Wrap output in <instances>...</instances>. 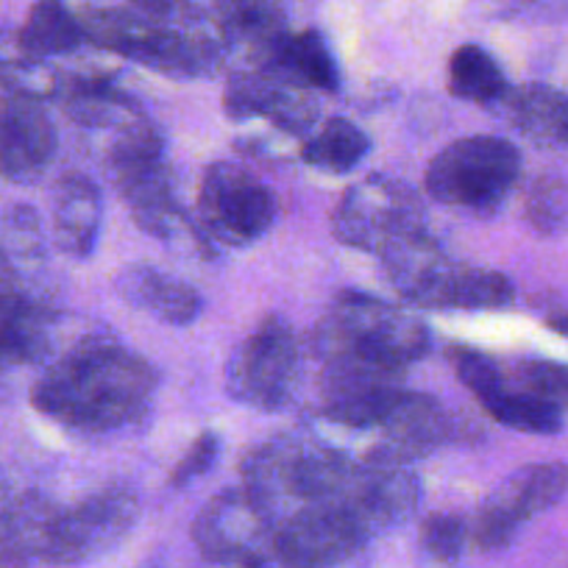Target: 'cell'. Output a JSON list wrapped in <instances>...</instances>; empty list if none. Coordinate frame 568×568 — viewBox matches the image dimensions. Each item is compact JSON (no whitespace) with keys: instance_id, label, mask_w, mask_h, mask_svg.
Returning <instances> with one entry per match:
<instances>
[{"instance_id":"obj_1","label":"cell","mask_w":568,"mask_h":568,"mask_svg":"<svg viewBox=\"0 0 568 568\" xmlns=\"http://www.w3.org/2000/svg\"><path fill=\"white\" fill-rule=\"evenodd\" d=\"M156 385L160 374L149 359L98 332L48 365L31 390V404L73 433L109 435L149 415Z\"/></svg>"},{"instance_id":"obj_2","label":"cell","mask_w":568,"mask_h":568,"mask_svg":"<svg viewBox=\"0 0 568 568\" xmlns=\"http://www.w3.org/2000/svg\"><path fill=\"white\" fill-rule=\"evenodd\" d=\"M310 348L321 365L368 363L404 374L429 354L433 335L407 310L365 293H341L315 324Z\"/></svg>"},{"instance_id":"obj_3","label":"cell","mask_w":568,"mask_h":568,"mask_svg":"<svg viewBox=\"0 0 568 568\" xmlns=\"http://www.w3.org/2000/svg\"><path fill=\"white\" fill-rule=\"evenodd\" d=\"M521 176V154L501 136L477 134L452 142L429 162L424 176L426 193L471 215H494Z\"/></svg>"},{"instance_id":"obj_4","label":"cell","mask_w":568,"mask_h":568,"mask_svg":"<svg viewBox=\"0 0 568 568\" xmlns=\"http://www.w3.org/2000/svg\"><path fill=\"white\" fill-rule=\"evenodd\" d=\"M302 371V346L282 315H267L234 348L226 365V390L245 407L276 413L291 404Z\"/></svg>"},{"instance_id":"obj_5","label":"cell","mask_w":568,"mask_h":568,"mask_svg":"<svg viewBox=\"0 0 568 568\" xmlns=\"http://www.w3.org/2000/svg\"><path fill=\"white\" fill-rule=\"evenodd\" d=\"M332 232L348 248L379 254L393 240L424 232V206L413 187L374 173L343 193L332 212Z\"/></svg>"},{"instance_id":"obj_6","label":"cell","mask_w":568,"mask_h":568,"mask_svg":"<svg viewBox=\"0 0 568 568\" xmlns=\"http://www.w3.org/2000/svg\"><path fill=\"white\" fill-rule=\"evenodd\" d=\"M193 540L221 568H276V521L243 485L206 501L193 521Z\"/></svg>"},{"instance_id":"obj_7","label":"cell","mask_w":568,"mask_h":568,"mask_svg":"<svg viewBox=\"0 0 568 568\" xmlns=\"http://www.w3.org/2000/svg\"><path fill=\"white\" fill-rule=\"evenodd\" d=\"M368 544L337 501H315L278 521L276 568H368Z\"/></svg>"},{"instance_id":"obj_8","label":"cell","mask_w":568,"mask_h":568,"mask_svg":"<svg viewBox=\"0 0 568 568\" xmlns=\"http://www.w3.org/2000/svg\"><path fill=\"white\" fill-rule=\"evenodd\" d=\"M140 518V496L129 485H106L79 505L62 507L53 524L45 566H81L123 544Z\"/></svg>"},{"instance_id":"obj_9","label":"cell","mask_w":568,"mask_h":568,"mask_svg":"<svg viewBox=\"0 0 568 568\" xmlns=\"http://www.w3.org/2000/svg\"><path fill=\"white\" fill-rule=\"evenodd\" d=\"M276 195L254 173L232 162H217L204 173L199 217L206 237L229 245H248L276 221Z\"/></svg>"},{"instance_id":"obj_10","label":"cell","mask_w":568,"mask_h":568,"mask_svg":"<svg viewBox=\"0 0 568 568\" xmlns=\"http://www.w3.org/2000/svg\"><path fill=\"white\" fill-rule=\"evenodd\" d=\"M568 490L566 463H535L505 479L474 516L468 538L483 551H499L516 540L518 529L551 510Z\"/></svg>"},{"instance_id":"obj_11","label":"cell","mask_w":568,"mask_h":568,"mask_svg":"<svg viewBox=\"0 0 568 568\" xmlns=\"http://www.w3.org/2000/svg\"><path fill=\"white\" fill-rule=\"evenodd\" d=\"M420 479L407 466L357 463L346 485L332 496L368 538L409 521L420 505Z\"/></svg>"},{"instance_id":"obj_12","label":"cell","mask_w":568,"mask_h":568,"mask_svg":"<svg viewBox=\"0 0 568 568\" xmlns=\"http://www.w3.org/2000/svg\"><path fill=\"white\" fill-rule=\"evenodd\" d=\"M57 149V129L42 101L0 84V173L18 184L40 182Z\"/></svg>"},{"instance_id":"obj_13","label":"cell","mask_w":568,"mask_h":568,"mask_svg":"<svg viewBox=\"0 0 568 568\" xmlns=\"http://www.w3.org/2000/svg\"><path fill=\"white\" fill-rule=\"evenodd\" d=\"M379 440L368 449L363 463L371 466H409L433 455L452 438V418L444 404L429 393H409L398 398L385 420L376 426Z\"/></svg>"},{"instance_id":"obj_14","label":"cell","mask_w":568,"mask_h":568,"mask_svg":"<svg viewBox=\"0 0 568 568\" xmlns=\"http://www.w3.org/2000/svg\"><path fill=\"white\" fill-rule=\"evenodd\" d=\"M223 112L234 123L265 118L287 134H310L318 120V106L307 90L284 84L262 70L234 73L223 87Z\"/></svg>"},{"instance_id":"obj_15","label":"cell","mask_w":568,"mask_h":568,"mask_svg":"<svg viewBox=\"0 0 568 568\" xmlns=\"http://www.w3.org/2000/svg\"><path fill=\"white\" fill-rule=\"evenodd\" d=\"M393 291L413 307L446 310L455 262L426 232L404 234L379 251Z\"/></svg>"},{"instance_id":"obj_16","label":"cell","mask_w":568,"mask_h":568,"mask_svg":"<svg viewBox=\"0 0 568 568\" xmlns=\"http://www.w3.org/2000/svg\"><path fill=\"white\" fill-rule=\"evenodd\" d=\"M114 293L168 326H190L204 313V298L193 284L151 265H129L114 276Z\"/></svg>"},{"instance_id":"obj_17","label":"cell","mask_w":568,"mask_h":568,"mask_svg":"<svg viewBox=\"0 0 568 568\" xmlns=\"http://www.w3.org/2000/svg\"><path fill=\"white\" fill-rule=\"evenodd\" d=\"M53 240L73 260H87L95 251L103 226L101 187L84 173H68L53 187Z\"/></svg>"},{"instance_id":"obj_18","label":"cell","mask_w":568,"mask_h":568,"mask_svg":"<svg viewBox=\"0 0 568 568\" xmlns=\"http://www.w3.org/2000/svg\"><path fill=\"white\" fill-rule=\"evenodd\" d=\"M57 313L20 291L0 293V371L23 368L48 357Z\"/></svg>"},{"instance_id":"obj_19","label":"cell","mask_w":568,"mask_h":568,"mask_svg":"<svg viewBox=\"0 0 568 568\" xmlns=\"http://www.w3.org/2000/svg\"><path fill=\"white\" fill-rule=\"evenodd\" d=\"M496 106L524 140L544 149L568 145V95L546 84L510 87Z\"/></svg>"},{"instance_id":"obj_20","label":"cell","mask_w":568,"mask_h":568,"mask_svg":"<svg viewBox=\"0 0 568 568\" xmlns=\"http://www.w3.org/2000/svg\"><path fill=\"white\" fill-rule=\"evenodd\" d=\"M260 70L298 90L335 92L341 87V70L321 31L284 34Z\"/></svg>"},{"instance_id":"obj_21","label":"cell","mask_w":568,"mask_h":568,"mask_svg":"<svg viewBox=\"0 0 568 568\" xmlns=\"http://www.w3.org/2000/svg\"><path fill=\"white\" fill-rule=\"evenodd\" d=\"M59 510L62 507L53 505L45 494H37V490L9 501L7 513L0 518V555L18 568H26L34 560H45Z\"/></svg>"},{"instance_id":"obj_22","label":"cell","mask_w":568,"mask_h":568,"mask_svg":"<svg viewBox=\"0 0 568 568\" xmlns=\"http://www.w3.org/2000/svg\"><path fill=\"white\" fill-rule=\"evenodd\" d=\"M20 40L34 53L37 59L68 57L84 45V31H81L79 14L70 12L62 0H40L34 3L20 29Z\"/></svg>"},{"instance_id":"obj_23","label":"cell","mask_w":568,"mask_h":568,"mask_svg":"<svg viewBox=\"0 0 568 568\" xmlns=\"http://www.w3.org/2000/svg\"><path fill=\"white\" fill-rule=\"evenodd\" d=\"M368 149L371 140L359 125H354L346 118H332L304 142L302 160L310 168L343 176V173H352L368 156Z\"/></svg>"},{"instance_id":"obj_24","label":"cell","mask_w":568,"mask_h":568,"mask_svg":"<svg viewBox=\"0 0 568 568\" xmlns=\"http://www.w3.org/2000/svg\"><path fill=\"white\" fill-rule=\"evenodd\" d=\"M449 90L460 101L496 106L507 95L505 70L479 45H463L449 59Z\"/></svg>"},{"instance_id":"obj_25","label":"cell","mask_w":568,"mask_h":568,"mask_svg":"<svg viewBox=\"0 0 568 568\" xmlns=\"http://www.w3.org/2000/svg\"><path fill=\"white\" fill-rule=\"evenodd\" d=\"M0 84L12 87L37 101H48V98H57L59 73L45 59H37L23 45L20 29L0 26Z\"/></svg>"},{"instance_id":"obj_26","label":"cell","mask_w":568,"mask_h":568,"mask_svg":"<svg viewBox=\"0 0 568 568\" xmlns=\"http://www.w3.org/2000/svg\"><path fill=\"white\" fill-rule=\"evenodd\" d=\"M483 407L496 424L524 435H557L562 429V409L518 387L513 390L505 385L494 396L485 398Z\"/></svg>"},{"instance_id":"obj_27","label":"cell","mask_w":568,"mask_h":568,"mask_svg":"<svg viewBox=\"0 0 568 568\" xmlns=\"http://www.w3.org/2000/svg\"><path fill=\"white\" fill-rule=\"evenodd\" d=\"M516 298V287L510 278L490 267L457 265L455 282L449 291V310H505Z\"/></svg>"},{"instance_id":"obj_28","label":"cell","mask_w":568,"mask_h":568,"mask_svg":"<svg viewBox=\"0 0 568 568\" xmlns=\"http://www.w3.org/2000/svg\"><path fill=\"white\" fill-rule=\"evenodd\" d=\"M524 215L538 234L555 237L568 229V182L557 173L535 179L524 195Z\"/></svg>"},{"instance_id":"obj_29","label":"cell","mask_w":568,"mask_h":568,"mask_svg":"<svg viewBox=\"0 0 568 568\" xmlns=\"http://www.w3.org/2000/svg\"><path fill=\"white\" fill-rule=\"evenodd\" d=\"M513 382L518 390H527L557 409H568V365L555 359L521 357L513 363Z\"/></svg>"},{"instance_id":"obj_30","label":"cell","mask_w":568,"mask_h":568,"mask_svg":"<svg viewBox=\"0 0 568 568\" xmlns=\"http://www.w3.org/2000/svg\"><path fill=\"white\" fill-rule=\"evenodd\" d=\"M468 524L455 513H433L420 524V549L435 562H457L466 551Z\"/></svg>"},{"instance_id":"obj_31","label":"cell","mask_w":568,"mask_h":568,"mask_svg":"<svg viewBox=\"0 0 568 568\" xmlns=\"http://www.w3.org/2000/svg\"><path fill=\"white\" fill-rule=\"evenodd\" d=\"M449 359L455 365L457 379L477 396L479 404L505 387V374L488 354L474 352V348H452Z\"/></svg>"},{"instance_id":"obj_32","label":"cell","mask_w":568,"mask_h":568,"mask_svg":"<svg viewBox=\"0 0 568 568\" xmlns=\"http://www.w3.org/2000/svg\"><path fill=\"white\" fill-rule=\"evenodd\" d=\"M217 455H221V438L215 433H201L199 438L193 440L187 452H184L182 460L176 463L171 474L173 488H187L190 483L201 479L204 474H210V468L217 463Z\"/></svg>"},{"instance_id":"obj_33","label":"cell","mask_w":568,"mask_h":568,"mask_svg":"<svg viewBox=\"0 0 568 568\" xmlns=\"http://www.w3.org/2000/svg\"><path fill=\"white\" fill-rule=\"evenodd\" d=\"M507 18L535 20V23H551V20H568V0H490Z\"/></svg>"},{"instance_id":"obj_34","label":"cell","mask_w":568,"mask_h":568,"mask_svg":"<svg viewBox=\"0 0 568 568\" xmlns=\"http://www.w3.org/2000/svg\"><path fill=\"white\" fill-rule=\"evenodd\" d=\"M131 9L156 23H171L179 18V0H131Z\"/></svg>"},{"instance_id":"obj_35","label":"cell","mask_w":568,"mask_h":568,"mask_svg":"<svg viewBox=\"0 0 568 568\" xmlns=\"http://www.w3.org/2000/svg\"><path fill=\"white\" fill-rule=\"evenodd\" d=\"M546 324H549V329H555L557 335L568 337V310H557V313H551L549 318H546Z\"/></svg>"},{"instance_id":"obj_36","label":"cell","mask_w":568,"mask_h":568,"mask_svg":"<svg viewBox=\"0 0 568 568\" xmlns=\"http://www.w3.org/2000/svg\"><path fill=\"white\" fill-rule=\"evenodd\" d=\"M9 488H7V479H3V474H0V518H3V513H7L9 507Z\"/></svg>"},{"instance_id":"obj_37","label":"cell","mask_w":568,"mask_h":568,"mask_svg":"<svg viewBox=\"0 0 568 568\" xmlns=\"http://www.w3.org/2000/svg\"><path fill=\"white\" fill-rule=\"evenodd\" d=\"M0 568H18V566H14V562H12V560H7V557L0 555Z\"/></svg>"}]
</instances>
